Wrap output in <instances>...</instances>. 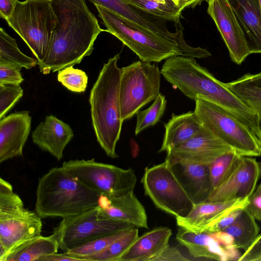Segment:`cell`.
<instances>
[{"mask_svg": "<svg viewBox=\"0 0 261 261\" xmlns=\"http://www.w3.org/2000/svg\"><path fill=\"white\" fill-rule=\"evenodd\" d=\"M57 22L44 59L38 65L44 74L80 64L90 56L102 29L86 0H51Z\"/></svg>", "mask_w": 261, "mask_h": 261, "instance_id": "6da1fadb", "label": "cell"}, {"mask_svg": "<svg viewBox=\"0 0 261 261\" xmlns=\"http://www.w3.org/2000/svg\"><path fill=\"white\" fill-rule=\"evenodd\" d=\"M164 79L187 97L194 100L204 98L230 111L245 121L251 128L258 114L234 95L223 83L194 58L173 56L166 59L161 69Z\"/></svg>", "mask_w": 261, "mask_h": 261, "instance_id": "7a4b0ae2", "label": "cell"}, {"mask_svg": "<svg viewBox=\"0 0 261 261\" xmlns=\"http://www.w3.org/2000/svg\"><path fill=\"white\" fill-rule=\"evenodd\" d=\"M119 59V54H116L103 64L89 100L97 141L106 154L113 159L118 157L116 146L123 122L119 95L121 68L117 65Z\"/></svg>", "mask_w": 261, "mask_h": 261, "instance_id": "3957f363", "label": "cell"}, {"mask_svg": "<svg viewBox=\"0 0 261 261\" xmlns=\"http://www.w3.org/2000/svg\"><path fill=\"white\" fill-rule=\"evenodd\" d=\"M100 195L62 166L54 167L39 179L35 210L42 218L72 217L97 206Z\"/></svg>", "mask_w": 261, "mask_h": 261, "instance_id": "277c9868", "label": "cell"}, {"mask_svg": "<svg viewBox=\"0 0 261 261\" xmlns=\"http://www.w3.org/2000/svg\"><path fill=\"white\" fill-rule=\"evenodd\" d=\"M107 32L115 36L147 62H161L173 56H182L173 41L146 30L98 5H95Z\"/></svg>", "mask_w": 261, "mask_h": 261, "instance_id": "5b68a950", "label": "cell"}, {"mask_svg": "<svg viewBox=\"0 0 261 261\" xmlns=\"http://www.w3.org/2000/svg\"><path fill=\"white\" fill-rule=\"evenodd\" d=\"M41 218L25 208L12 185L0 178V261L21 244L41 235Z\"/></svg>", "mask_w": 261, "mask_h": 261, "instance_id": "8992f818", "label": "cell"}, {"mask_svg": "<svg viewBox=\"0 0 261 261\" xmlns=\"http://www.w3.org/2000/svg\"><path fill=\"white\" fill-rule=\"evenodd\" d=\"M6 21L25 42L38 63L42 62L49 50L57 22L51 0L18 1Z\"/></svg>", "mask_w": 261, "mask_h": 261, "instance_id": "52a82bcc", "label": "cell"}, {"mask_svg": "<svg viewBox=\"0 0 261 261\" xmlns=\"http://www.w3.org/2000/svg\"><path fill=\"white\" fill-rule=\"evenodd\" d=\"M195 113L203 126L230 146L239 155L259 156L261 147L257 138L243 119L224 107L199 98Z\"/></svg>", "mask_w": 261, "mask_h": 261, "instance_id": "ba28073f", "label": "cell"}, {"mask_svg": "<svg viewBox=\"0 0 261 261\" xmlns=\"http://www.w3.org/2000/svg\"><path fill=\"white\" fill-rule=\"evenodd\" d=\"M161 76L158 65L140 59L121 68L119 95L123 121L156 99L160 93Z\"/></svg>", "mask_w": 261, "mask_h": 261, "instance_id": "9c48e42d", "label": "cell"}, {"mask_svg": "<svg viewBox=\"0 0 261 261\" xmlns=\"http://www.w3.org/2000/svg\"><path fill=\"white\" fill-rule=\"evenodd\" d=\"M141 182L155 206L175 218L186 216L193 207L194 202L166 160L146 168Z\"/></svg>", "mask_w": 261, "mask_h": 261, "instance_id": "30bf717a", "label": "cell"}, {"mask_svg": "<svg viewBox=\"0 0 261 261\" xmlns=\"http://www.w3.org/2000/svg\"><path fill=\"white\" fill-rule=\"evenodd\" d=\"M62 166L85 185L108 197L134 191L137 183L132 168L124 169L94 159L70 160L63 162Z\"/></svg>", "mask_w": 261, "mask_h": 261, "instance_id": "8fae6325", "label": "cell"}, {"mask_svg": "<svg viewBox=\"0 0 261 261\" xmlns=\"http://www.w3.org/2000/svg\"><path fill=\"white\" fill-rule=\"evenodd\" d=\"M136 227L129 223L101 218L97 206L79 215L63 218L55 227L53 234L59 243V248L67 251L97 238Z\"/></svg>", "mask_w": 261, "mask_h": 261, "instance_id": "7c38bea8", "label": "cell"}, {"mask_svg": "<svg viewBox=\"0 0 261 261\" xmlns=\"http://www.w3.org/2000/svg\"><path fill=\"white\" fill-rule=\"evenodd\" d=\"M95 5L100 6L138 25L163 36L177 43L180 47L182 56L200 58L203 49L193 47L188 44L184 38L180 28L175 33L168 30L165 20L147 13L131 5L124 0H87Z\"/></svg>", "mask_w": 261, "mask_h": 261, "instance_id": "4fadbf2b", "label": "cell"}, {"mask_svg": "<svg viewBox=\"0 0 261 261\" xmlns=\"http://www.w3.org/2000/svg\"><path fill=\"white\" fill-rule=\"evenodd\" d=\"M261 176V163L251 156L238 155L223 181L214 189L206 201L249 198Z\"/></svg>", "mask_w": 261, "mask_h": 261, "instance_id": "5bb4252c", "label": "cell"}, {"mask_svg": "<svg viewBox=\"0 0 261 261\" xmlns=\"http://www.w3.org/2000/svg\"><path fill=\"white\" fill-rule=\"evenodd\" d=\"M233 151L203 125L196 136L167 152L165 160L170 164L186 162L209 165L221 156Z\"/></svg>", "mask_w": 261, "mask_h": 261, "instance_id": "9a60e30c", "label": "cell"}, {"mask_svg": "<svg viewBox=\"0 0 261 261\" xmlns=\"http://www.w3.org/2000/svg\"><path fill=\"white\" fill-rule=\"evenodd\" d=\"M207 12L215 23L231 60L240 65L250 53L243 32L227 0H208Z\"/></svg>", "mask_w": 261, "mask_h": 261, "instance_id": "2e32d148", "label": "cell"}, {"mask_svg": "<svg viewBox=\"0 0 261 261\" xmlns=\"http://www.w3.org/2000/svg\"><path fill=\"white\" fill-rule=\"evenodd\" d=\"M248 198L195 203L186 216L175 218L176 224L180 228L192 232L205 231L232 210L246 207Z\"/></svg>", "mask_w": 261, "mask_h": 261, "instance_id": "e0dca14e", "label": "cell"}, {"mask_svg": "<svg viewBox=\"0 0 261 261\" xmlns=\"http://www.w3.org/2000/svg\"><path fill=\"white\" fill-rule=\"evenodd\" d=\"M31 120L29 111L16 112L0 119V163L22 155Z\"/></svg>", "mask_w": 261, "mask_h": 261, "instance_id": "ac0fdd59", "label": "cell"}, {"mask_svg": "<svg viewBox=\"0 0 261 261\" xmlns=\"http://www.w3.org/2000/svg\"><path fill=\"white\" fill-rule=\"evenodd\" d=\"M98 207L101 218L129 223L138 228H148L145 207L134 191L112 197L100 195Z\"/></svg>", "mask_w": 261, "mask_h": 261, "instance_id": "d6986e66", "label": "cell"}, {"mask_svg": "<svg viewBox=\"0 0 261 261\" xmlns=\"http://www.w3.org/2000/svg\"><path fill=\"white\" fill-rule=\"evenodd\" d=\"M176 239L194 257L227 261L238 260L241 256L237 248L224 247L210 232H194L180 228Z\"/></svg>", "mask_w": 261, "mask_h": 261, "instance_id": "ffe728a7", "label": "cell"}, {"mask_svg": "<svg viewBox=\"0 0 261 261\" xmlns=\"http://www.w3.org/2000/svg\"><path fill=\"white\" fill-rule=\"evenodd\" d=\"M73 136L70 126L53 115L46 116L32 133L34 143L59 161L63 158V151Z\"/></svg>", "mask_w": 261, "mask_h": 261, "instance_id": "44dd1931", "label": "cell"}, {"mask_svg": "<svg viewBox=\"0 0 261 261\" xmlns=\"http://www.w3.org/2000/svg\"><path fill=\"white\" fill-rule=\"evenodd\" d=\"M244 34L250 54H261V8L259 0H227Z\"/></svg>", "mask_w": 261, "mask_h": 261, "instance_id": "7402d4cb", "label": "cell"}, {"mask_svg": "<svg viewBox=\"0 0 261 261\" xmlns=\"http://www.w3.org/2000/svg\"><path fill=\"white\" fill-rule=\"evenodd\" d=\"M170 165L194 203L206 201L213 190L209 166L186 162Z\"/></svg>", "mask_w": 261, "mask_h": 261, "instance_id": "603a6c76", "label": "cell"}, {"mask_svg": "<svg viewBox=\"0 0 261 261\" xmlns=\"http://www.w3.org/2000/svg\"><path fill=\"white\" fill-rule=\"evenodd\" d=\"M172 230L167 227L154 228L139 237L119 261H153L169 246Z\"/></svg>", "mask_w": 261, "mask_h": 261, "instance_id": "cb8c5ba5", "label": "cell"}, {"mask_svg": "<svg viewBox=\"0 0 261 261\" xmlns=\"http://www.w3.org/2000/svg\"><path fill=\"white\" fill-rule=\"evenodd\" d=\"M203 124L195 112L175 115L165 124V132L159 152H169L175 147L196 136L202 129Z\"/></svg>", "mask_w": 261, "mask_h": 261, "instance_id": "d4e9b609", "label": "cell"}, {"mask_svg": "<svg viewBox=\"0 0 261 261\" xmlns=\"http://www.w3.org/2000/svg\"><path fill=\"white\" fill-rule=\"evenodd\" d=\"M59 249V243L53 233L47 237L40 235L12 250L2 261H41L45 256L57 253Z\"/></svg>", "mask_w": 261, "mask_h": 261, "instance_id": "484cf974", "label": "cell"}, {"mask_svg": "<svg viewBox=\"0 0 261 261\" xmlns=\"http://www.w3.org/2000/svg\"><path fill=\"white\" fill-rule=\"evenodd\" d=\"M225 85L247 107L261 116V72L246 73Z\"/></svg>", "mask_w": 261, "mask_h": 261, "instance_id": "4316f807", "label": "cell"}, {"mask_svg": "<svg viewBox=\"0 0 261 261\" xmlns=\"http://www.w3.org/2000/svg\"><path fill=\"white\" fill-rule=\"evenodd\" d=\"M223 231L232 237L236 248L245 251L259 235V227L256 220L245 207L234 222Z\"/></svg>", "mask_w": 261, "mask_h": 261, "instance_id": "83f0119b", "label": "cell"}, {"mask_svg": "<svg viewBox=\"0 0 261 261\" xmlns=\"http://www.w3.org/2000/svg\"><path fill=\"white\" fill-rule=\"evenodd\" d=\"M38 64L37 59L21 52L18 47L16 40L2 28L0 29V64L30 69Z\"/></svg>", "mask_w": 261, "mask_h": 261, "instance_id": "f1b7e54d", "label": "cell"}, {"mask_svg": "<svg viewBox=\"0 0 261 261\" xmlns=\"http://www.w3.org/2000/svg\"><path fill=\"white\" fill-rule=\"evenodd\" d=\"M131 5L165 20L179 23L182 10L173 0H124Z\"/></svg>", "mask_w": 261, "mask_h": 261, "instance_id": "f546056e", "label": "cell"}, {"mask_svg": "<svg viewBox=\"0 0 261 261\" xmlns=\"http://www.w3.org/2000/svg\"><path fill=\"white\" fill-rule=\"evenodd\" d=\"M137 227L128 230L126 233L114 242L107 249L89 257L88 261H119L122 255L139 237Z\"/></svg>", "mask_w": 261, "mask_h": 261, "instance_id": "4dcf8cb0", "label": "cell"}, {"mask_svg": "<svg viewBox=\"0 0 261 261\" xmlns=\"http://www.w3.org/2000/svg\"><path fill=\"white\" fill-rule=\"evenodd\" d=\"M128 230L119 231L97 238L66 252L72 256L88 261L87 258L103 251L114 242L124 235Z\"/></svg>", "mask_w": 261, "mask_h": 261, "instance_id": "1f68e13d", "label": "cell"}, {"mask_svg": "<svg viewBox=\"0 0 261 261\" xmlns=\"http://www.w3.org/2000/svg\"><path fill=\"white\" fill-rule=\"evenodd\" d=\"M167 101L161 93L147 109L138 111L137 113V122L135 135H137L146 128L156 124L163 115L166 108Z\"/></svg>", "mask_w": 261, "mask_h": 261, "instance_id": "d6a6232c", "label": "cell"}, {"mask_svg": "<svg viewBox=\"0 0 261 261\" xmlns=\"http://www.w3.org/2000/svg\"><path fill=\"white\" fill-rule=\"evenodd\" d=\"M58 80L67 89L75 93L86 91L88 84V76L82 70L75 69L73 66L58 71Z\"/></svg>", "mask_w": 261, "mask_h": 261, "instance_id": "836d02e7", "label": "cell"}, {"mask_svg": "<svg viewBox=\"0 0 261 261\" xmlns=\"http://www.w3.org/2000/svg\"><path fill=\"white\" fill-rule=\"evenodd\" d=\"M238 155L234 151L227 153L208 165L213 190L219 186L226 177Z\"/></svg>", "mask_w": 261, "mask_h": 261, "instance_id": "e575fe53", "label": "cell"}, {"mask_svg": "<svg viewBox=\"0 0 261 261\" xmlns=\"http://www.w3.org/2000/svg\"><path fill=\"white\" fill-rule=\"evenodd\" d=\"M23 94L20 84H0V119L19 100Z\"/></svg>", "mask_w": 261, "mask_h": 261, "instance_id": "d590c367", "label": "cell"}, {"mask_svg": "<svg viewBox=\"0 0 261 261\" xmlns=\"http://www.w3.org/2000/svg\"><path fill=\"white\" fill-rule=\"evenodd\" d=\"M21 69L11 65L0 64V84H20L24 81Z\"/></svg>", "mask_w": 261, "mask_h": 261, "instance_id": "8d00e7d4", "label": "cell"}, {"mask_svg": "<svg viewBox=\"0 0 261 261\" xmlns=\"http://www.w3.org/2000/svg\"><path fill=\"white\" fill-rule=\"evenodd\" d=\"M244 208L239 207L232 210L209 227L205 232L214 233L224 230L234 222Z\"/></svg>", "mask_w": 261, "mask_h": 261, "instance_id": "74e56055", "label": "cell"}, {"mask_svg": "<svg viewBox=\"0 0 261 261\" xmlns=\"http://www.w3.org/2000/svg\"><path fill=\"white\" fill-rule=\"evenodd\" d=\"M246 208L256 220L261 221V182L249 197Z\"/></svg>", "mask_w": 261, "mask_h": 261, "instance_id": "f35d334b", "label": "cell"}, {"mask_svg": "<svg viewBox=\"0 0 261 261\" xmlns=\"http://www.w3.org/2000/svg\"><path fill=\"white\" fill-rule=\"evenodd\" d=\"M190 260L184 255L177 248L169 246L160 253L153 261H188Z\"/></svg>", "mask_w": 261, "mask_h": 261, "instance_id": "ab89813d", "label": "cell"}, {"mask_svg": "<svg viewBox=\"0 0 261 261\" xmlns=\"http://www.w3.org/2000/svg\"><path fill=\"white\" fill-rule=\"evenodd\" d=\"M261 255V234L251 245L241 255L238 261H255Z\"/></svg>", "mask_w": 261, "mask_h": 261, "instance_id": "60d3db41", "label": "cell"}, {"mask_svg": "<svg viewBox=\"0 0 261 261\" xmlns=\"http://www.w3.org/2000/svg\"><path fill=\"white\" fill-rule=\"evenodd\" d=\"M18 0H0V16L6 21L12 15Z\"/></svg>", "mask_w": 261, "mask_h": 261, "instance_id": "b9f144b4", "label": "cell"}, {"mask_svg": "<svg viewBox=\"0 0 261 261\" xmlns=\"http://www.w3.org/2000/svg\"><path fill=\"white\" fill-rule=\"evenodd\" d=\"M83 261V259L69 254L64 251L63 253H56L44 257L41 261Z\"/></svg>", "mask_w": 261, "mask_h": 261, "instance_id": "7bdbcfd3", "label": "cell"}, {"mask_svg": "<svg viewBox=\"0 0 261 261\" xmlns=\"http://www.w3.org/2000/svg\"><path fill=\"white\" fill-rule=\"evenodd\" d=\"M203 0H177V5L182 11L188 7L194 8L201 3Z\"/></svg>", "mask_w": 261, "mask_h": 261, "instance_id": "ee69618b", "label": "cell"}, {"mask_svg": "<svg viewBox=\"0 0 261 261\" xmlns=\"http://www.w3.org/2000/svg\"><path fill=\"white\" fill-rule=\"evenodd\" d=\"M261 147V116L258 115L256 124L251 128Z\"/></svg>", "mask_w": 261, "mask_h": 261, "instance_id": "f6af8a7d", "label": "cell"}, {"mask_svg": "<svg viewBox=\"0 0 261 261\" xmlns=\"http://www.w3.org/2000/svg\"><path fill=\"white\" fill-rule=\"evenodd\" d=\"M255 261H261V255L258 257Z\"/></svg>", "mask_w": 261, "mask_h": 261, "instance_id": "bcb514c9", "label": "cell"}, {"mask_svg": "<svg viewBox=\"0 0 261 261\" xmlns=\"http://www.w3.org/2000/svg\"><path fill=\"white\" fill-rule=\"evenodd\" d=\"M177 4V0H173Z\"/></svg>", "mask_w": 261, "mask_h": 261, "instance_id": "7dc6e473", "label": "cell"}, {"mask_svg": "<svg viewBox=\"0 0 261 261\" xmlns=\"http://www.w3.org/2000/svg\"><path fill=\"white\" fill-rule=\"evenodd\" d=\"M259 1L260 5V8H261V0H259Z\"/></svg>", "mask_w": 261, "mask_h": 261, "instance_id": "c3c4849f", "label": "cell"}]
</instances>
